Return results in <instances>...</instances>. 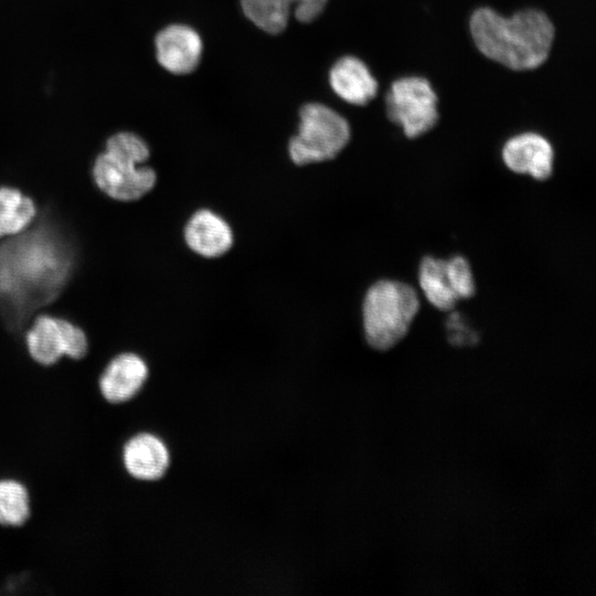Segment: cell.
I'll return each instance as SVG.
<instances>
[{
  "instance_id": "6da1fadb",
  "label": "cell",
  "mask_w": 596,
  "mask_h": 596,
  "mask_svg": "<svg viewBox=\"0 0 596 596\" xmlns=\"http://www.w3.org/2000/svg\"><path fill=\"white\" fill-rule=\"evenodd\" d=\"M77 248L49 213L0 244V319L17 333L62 292L75 269Z\"/></svg>"
},
{
  "instance_id": "7a4b0ae2",
  "label": "cell",
  "mask_w": 596,
  "mask_h": 596,
  "mask_svg": "<svg viewBox=\"0 0 596 596\" xmlns=\"http://www.w3.org/2000/svg\"><path fill=\"white\" fill-rule=\"evenodd\" d=\"M470 31L485 56L515 71L543 64L554 39L551 20L535 9L503 18L492 9L480 8L471 15Z\"/></svg>"
},
{
  "instance_id": "3957f363",
  "label": "cell",
  "mask_w": 596,
  "mask_h": 596,
  "mask_svg": "<svg viewBox=\"0 0 596 596\" xmlns=\"http://www.w3.org/2000/svg\"><path fill=\"white\" fill-rule=\"evenodd\" d=\"M150 156L146 141L135 132L118 131L107 138L93 164L96 185L109 198L136 201L156 184V172L141 166Z\"/></svg>"
},
{
  "instance_id": "277c9868",
  "label": "cell",
  "mask_w": 596,
  "mask_h": 596,
  "mask_svg": "<svg viewBox=\"0 0 596 596\" xmlns=\"http://www.w3.org/2000/svg\"><path fill=\"white\" fill-rule=\"evenodd\" d=\"M419 309L417 292L407 284L380 280L372 285L363 301V327L369 344L387 350L407 333Z\"/></svg>"
},
{
  "instance_id": "5b68a950",
  "label": "cell",
  "mask_w": 596,
  "mask_h": 596,
  "mask_svg": "<svg viewBox=\"0 0 596 596\" xmlns=\"http://www.w3.org/2000/svg\"><path fill=\"white\" fill-rule=\"evenodd\" d=\"M350 140V126L334 109L308 103L299 110L298 132L291 137L288 151L294 163L304 166L331 160Z\"/></svg>"
},
{
  "instance_id": "8992f818",
  "label": "cell",
  "mask_w": 596,
  "mask_h": 596,
  "mask_svg": "<svg viewBox=\"0 0 596 596\" xmlns=\"http://www.w3.org/2000/svg\"><path fill=\"white\" fill-rule=\"evenodd\" d=\"M385 102L387 117L401 125L408 138L427 132L438 120L437 96L426 78L409 76L395 81Z\"/></svg>"
},
{
  "instance_id": "52a82bcc",
  "label": "cell",
  "mask_w": 596,
  "mask_h": 596,
  "mask_svg": "<svg viewBox=\"0 0 596 596\" xmlns=\"http://www.w3.org/2000/svg\"><path fill=\"white\" fill-rule=\"evenodd\" d=\"M26 350L38 364L50 366L62 356L83 359L88 351L85 332L72 322L41 315L25 333Z\"/></svg>"
},
{
  "instance_id": "ba28073f",
  "label": "cell",
  "mask_w": 596,
  "mask_h": 596,
  "mask_svg": "<svg viewBox=\"0 0 596 596\" xmlns=\"http://www.w3.org/2000/svg\"><path fill=\"white\" fill-rule=\"evenodd\" d=\"M156 58L167 72L175 75L192 73L201 61L203 42L190 25L173 23L155 38Z\"/></svg>"
},
{
  "instance_id": "9c48e42d",
  "label": "cell",
  "mask_w": 596,
  "mask_h": 596,
  "mask_svg": "<svg viewBox=\"0 0 596 596\" xmlns=\"http://www.w3.org/2000/svg\"><path fill=\"white\" fill-rule=\"evenodd\" d=\"M148 365L136 353L124 352L113 358L102 371L97 387L102 398L111 405L132 400L148 379Z\"/></svg>"
},
{
  "instance_id": "30bf717a",
  "label": "cell",
  "mask_w": 596,
  "mask_h": 596,
  "mask_svg": "<svg viewBox=\"0 0 596 596\" xmlns=\"http://www.w3.org/2000/svg\"><path fill=\"white\" fill-rule=\"evenodd\" d=\"M121 462L131 478L139 481H156L164 476L170 465V453L159 436L142 432L131 436L124 444Z\"/></svg>"
},
{
  "instance_id": "8fae6325",
  "label": "cell",
  "mask_w": 596,
  "mask_h": 596,
  "mask_svg": "<svg viewBox=\"0 0 596 596\" xmlns=\"http://www.w3.org/2000/svg\"><path fill=\"white\" fill-rule=\"evenodd\" d=\"M505 166L536 180L547 179L553 170V149L542 136L526 132L507 141L502 149Z\"/></svg>"
},
{
  "instance_id": "7c38bea8",
  "label": "cell",
  "mask_w": 596,
  "mask_h": 596,
  "mask_svg": "<svg viewBox=\"0 0 596 596\" xmlns=\"http://www.w3.org/2000/svg\"><path fill=\"white\" fill-rule=\"evenodd\" d=\"M184 240L196 254L214 258L225 254L233 244L230 225L220 215L203 209L195 212L184 228Z\"/></svg>"
},
{
  "instance_id": "4fadbf2b",
  "label": "cell",
  "mask_w": 596,
  "mask_h": 596,
  "mask_svg": "<svg viewBox=\"0 0 596 596\" xmlns=\"http://www.w3.org/2000/svg\"><path fill=\"white\" fill-rule=\"evenodd\" d=\"M329 84L337 96L352 105H365L377 93V82L368 66L350 55L340 57L331 66Z\"/></svg>"
},
{
  "instance_id": "5bb4252c",
  "label": "cell",
  "mask_w": 596,
  "mask_h": 596,
  "mask_svg": "<svg viewBox=\"0 0 596 596\" xmlns=\"http://www.w3.org/2000/svg\"><path fill=\"white\" fill-rule=\"evenodd\" d=\"M35 216L36 207L30 196L15 188L0 187V238L23 232Z\"/></svg>"
},
{
  "instance_id": "9a60e30c",
  "label": "cell",
  "mask_w": 596,
  "mask_h": 596,
  "mask_svg": "<svg viewBox=\"0 0 596 596\" xmlns=\"http://www.w3.org/2000/svg\"><path fill=\"white\" fill-rule=\"evenodd\" d=\"M32 517L29 488L11 477L0 478V526L21 528Z\"/></svg>"
},
{
  "instance_id": "2e32d148",
  "label": "cell",
  "mask_w": 596,
  "mask_h": 596,
  "mask_svg": "<svg viewBox=\"0 0 596 596\" xmlns=\"http://www.w3.org/2000/svg\"><path fill=\"white\" fill-rule=\"evenodd\" d=\"M418 281L426 299L437 309L449 310L458 301L448 283L444 259L423 258Z\"/></svg>"
},
{
  "instance_id": "e0dca14e",
  "label": "cell",
  "mask_w": 596,
  "mask_h": 596,
  "mask_svg": "<svg viewBox=\"0 0 596 596\" xmlns=\"http://www.w3.org/2000/svg\"><path fill=\"white\" fill-rule=\"evenodd\" d=\"M290 6L287 0H241L244 15L268 34H279L287 28Z\"/></svg>"
},
{
  "instance_id": "ac0fdd59",
  "label": "cell",
  "mask_w": 596,
  "mask_h": 596,
  "mask_svg": "<svg viewBox=\"0 0 596 596\" xmlns=\"http://www.w3.org/2000/svg\"><path fill=\"white\" fill-rule=\"evenodd\" d=\"M448 283L456 298H470L475 294V281L469 263L461 256L445 260Z\"/></svg>"
},
{
  "instance_id": "d6986e66",
  "label": "cell",
  "mask_w": 596,
  "mask_h": 596,
  "mask_svg": "<svg viewBox=\"0 0 596 596\" xmlns=\"http://www.w3.org/2000/svg\"><path fill=\"white\" fill-rule=\"evenodd\" d=\"M295 3V18L304 23L316 20L323 11L328 0H287Z\"/></svg>"
}]
</instances>
